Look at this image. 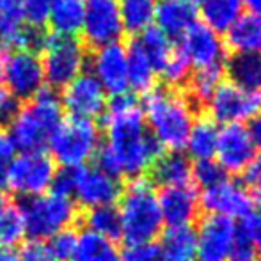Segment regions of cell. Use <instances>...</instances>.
<instances>
[{"label": "cell", "mask_w": 261, "mask_h": 261, "mask_svg": "<svg viewBox=\"0 0 261 261\" xmlns=\"http://www.w3.org/2000/svg\"><path fill=\"white\" fill-rule=\"evenodd\" d=\"M245 181L251 187H254L258 192H261V155L256 156V160L245 171Z\"/></svg>", "instance_id": "ee69618b"}, {"label": "cell", "mask_w": 261, "mask_h": 261, "mask_svg": "<svg viewBox=\"0 0 261 261\" xmlns=\"http://www.w3.org/2000/svg\"><path fill=\"white\" fill-rule=\"evenodd\" d=\"M6 206H7V196H6V192H4L2 187H0V212H2Z\"/></svg>", "instance_id": "816d5d0a"}, {"label": "cell", "mask_w": 261, "mask_h": 261, "mask_svg": "<svg viewBox=\"0 0 261 261\" xmlns=\"http://www.w3.org/2000/svg\"><path fill=\"white\" fill-rule=\"evenodd\" d=\"M158 71L162 73V79L169 86H185L192 75V66L179 50H172Z\"/></svg>", "instance_id": "e575fe53"}, {"label": "cell", "mask_w": 261, "mask_h": 261, "mask_svg": "<svg viewBox=\"0 0 261 261\" xmlns=\"http://www.w3.org/2000/svg\"><path fill=\"white\" fill-rule=\"evenodd\" d=\"M217 135H219V128L213 119L199 117L194 121L185 144L190 156H194L196 160H210L215 155Z\"/></svg>", "instance_id": "f1b7e54d"}, {"label": "cell", "mask_w": 261, "mask_h": 261, "mask_svg": "<svg viewBox=\"0 0 261 261\" xmlns=\"http://www.w3.org/2000/svg\"><path fill=\"white\" fill-rule=\"evenodd\" d=\"M244 4L242 0H201V14L204 25L212 31L227 32L234 21L242 16Z\"/></svg>", "instance_id": "4316f807"}, {"label": "cell", "mask_w": 261, "mask_h": 261, "mask_svg": "<svg viewBox=\"0 0 261 261\" xmlns=\"http://www.w3.org/2000/svg\"><path fill=\"white\" fill-rule=\"evenodd\" d=\"M16 98L6 89V87L0 86V124L9 123L13 119L14 112L18 110Z\"/></svg>", "instance_id": "7bdbcfd3"}, {"label": "cell", "mask_w": 261, "mask_h": 261, "mask_svg": "<svg viewBox=\"0 0 261 261\" xmlns=\"http://www.w3.org/2000/svg\"><path fill=\"white\" fill-rule=\"evenodd\" d=\"M139 45L142 46V50L146 52L151 62L155 64L156 71L162 68L167 57L172 52V45H171V39L164 34L162 31H158L155 25L148 27L146 31L141 32V36L137 38Z\"/></svg>", "instance_id": "d6a6232c"}, {"label": "cell", "mask_w": 261, "mask_h": 261, "mask_svg": "<svg viewBox=\"0 0 261 261\" xmlns=\"http://www.w3.org/2000/svg\"><path fill=\"white\" fill-rule=\"evenodd\" d=\"M0 261H18L16 252H14L13 249L0 247Z\"/></svg>", "instance_id": "c3c4849f"}, {"label": "cell", "mask_w": 261, "mask_h": 261, "mask_svg": "<svg viewBox=\"0 0 261 261\" xmlns=\"http://www.w3.org/2000/svg\"><path fill=\"white\" fill-rule=\"evenodd\" d=\"M244 7H247L251 14H258L261 16V0H242Z\"/></svg>", "instance_id": "7dc6e473"}, {"label": "cell", "mask_w": 261, "mask_h": 261, "mask_svg": "<svg viewBox=\"0 0 261 261\" xmlns=\"http://www.w3.org/2000/svg\"><path fill=\"white\" fill-rule=\"evenodd\" d=\"M86 226L89 231L100 234L107 240L114 242L121 238V217L119 210L114 204L87 210L86 213Z\"/></svg>", "instance_id": "4dcf8cb0"}, {"label": "cell", "mask_w": 261, "mask_h": 261, "mask_svg": "<svg viewBox=\"0 0 261 261\" xmlns=\"http://www.w3.org/2000/svg\"><path fill=\"white\" fill-rule=\"evenodd\" d=\"M7 164H9V162H0V187H4V183H6V176H7Z\"/></svg>", "instance_id": "681fc988"}, {"label": "cell", "mask_w": 261, "mask_h": 261, "mask_svg": "<svg viewBox=\"0 0 261 261\" xmlns=\"http://www.w3.org/2000/svg\"><path fill=\"white\" fill-rule=\"evenodd\" d=\"M162 222L167 227L187 226L199 212V196L192 183L178 187H164L156 196Z\"/></svg>", "instance_id": "d6986e66"}, {"label": "cell", "mask_w": 261, "mask_h": 261, "mask_svg": "<svg viewBox=\"0 0 261 261\" xmlns=\"http://www.w3.org/2000/svg\"><path fill=\"white\" fill-rule=\"evenodd\" d=\"M6 48L0 45V80H2V73H4V62H6Z\"/></svg>", "instance_id": "f907efd6"}, {"label": "cell", "mask_w": 261, "mask_h": 261, "mask_svg": "<svg viewBox=\"0 0 261 261\" xmlns=\"http://www.w3.org/2000/svg\"><path fill=\"white\" fill-rule=\"evenodd\" d=\"M62 110H68L71 117L91 119L101 116L109 105V96L91 73H82L62 89Z\"/></svg>", "instance_id": "9a60e30c"}, {"label": "cell", "mask_w": 261, "mask_h": 261, "mask_svg": "<svg viewBox=\"0 0 261 261\" xmlns=\"http://www.w3.org/2000/svg\"><path fill=\"white\" fill-rule=\"evenodd\" d=\"M2 79L16 100H31L45 87L41 57L34 50L16 48L6 55Z\"/></svg>", "instance_id": "30bf717a"}, {"label": "cell", "mask_w": 261, "mask_h": 261, "mask_svg": "<svg viewBox=\"0 0 261 261\" xmlns=\"http://www.w3.org/2000/svg\"><path fill=\"white\" fill-rule=\"evenodd\" d=\"M224 76V66H210V68H199L190 75L189 91L196 103H208L212 94L220 86Z\"/></svg>", "instance_id": "1f68e13d"}, {"label": "cell", "mask_w": 261, "mask_h": 261, "mask_svg": "<svg viewBox=\"0 0 261 261\" xmlns=\"http://www.w3.org/2000/svg\"><path fill=\"white\" fill-rule=\"evenodd\" d=\"M258 258V249L247 242L244 237H240L237 231V238H234V244L231 247V252L227 256V261H256Z\"/></svg>", "instance_id": "b9f144b4"}, {"label": "cell", "mask_w": 261, "mask_h": 261, "mask_svg": "<svg viewBox=\"0 0 261 261\" xmlns=\"http://www.w3.org/2000/svg\"><path fill=\"white\" fill-rule=\"evenodd\" d=\"M179 52L189 59L190 66L210 68V66H222L226 59V45L215 31H212L204 23H196L181 36Z\"/></svg>", "instance_id": "e0dca14e"}, {"label": "cell", "mask_w": 261, "mask_h": 261, "mask_svg": "<svg viewBox=\"0 0 261 261\" xmlns=\"http://www.w3.org/2000/svg\"><path fill=\"white\" fill-rule=\"evenodd\" d=\"M199 203L208 212V215H222L233 219V217H245L247 213H251L254 201L247 187L238 181L226 179L204 190Z\"/></svg>", "instance_id": "ac0fdd59"}, {"label": "cell", "mask_w": 261, "mask_h": 261, "mask_svg": "<svg viewBox=\"0 0 261 261\" xmlns=\"http://www.w3.org/2000/svg\"><path fill=\"white\" fill-rule=\"evenodd\" d=\"M126 66H128V86L137 93H148L153 89L156 79V68L151 59L146 55L137 39L126 46Z\"/></svg>", "instance_id": "d4e9b609"}, {"label": "cell", "mask_w": 261, "mask_h": 261, "mask_svg": "<svg viewBox=\"0 0 261 261\" xmlns=\"http://www.w3.org/2000/svg\"><path fill=\"white\" fill-rule=\"evenodd\" d=\"M91 75L100 82L107 96H123L128 93V66L126 46L121 43H112L100 48H94L89 59Z\"/></svg>", "instance_id": "4fadbf2b"}, {"label": "cell", "mask_w": 261, "mask_h": 261, "mask_svg": "<svg viewBox=\"0 0 261 261\" xmlns=\"http://www.w3.org/2000/svg\"><path fill=\"white\" fill-rule=\"evenodd\" d=\"M124 31L142 32L155 21L158 0H117Z\"/></svg>", "instance_id": "f546056e"}, {"label": "cell", "mask_w": 261, "mask_h": 261, "mask_svg": "<svg viewBox=\"0 0 261 261\" xmlns=\"http://www.w3.org/2000/svg\"><path fill=\"white\" fill-rule=\"evenodd\" d=\"M86 0H52L48 13L50 32L59 36H75L82 31Z\"/></svg>", "instance_id": "603a6c76"}, {"label": "cell", "mask_w": 261, "mask_h": 261, "mask_svg": "<svg viewBox=\"0 0 261 261\" xmlns=\"http://www.w3.org/2000/svg\"><path fill=\"white\" fill-rule=\"evenodd\" d=\"M116 261H123V259H121V258H119V259H116Z\"/></svg>", "instance_id": "9f6ffc18"}, {"label": "cell", "mask_w": 261, "mask_h": 261, "mask_svg": "<svg viewBox=\"0 0 261 261\" xmlns=\"http://www.w3.org/2000/svg\"><path fill=\"white\" fill-rule=\"evenodd\" d=\"M238 234L244 237L247 242H251L256 249H261V217L258 213H247L242 217L240 227H237Z\"/></svg>", "instance_id": "60d3db41"}, {"label": "cell", "mask_w": 261, "mask_h": 261, "mask_svg": "<svg viewBox=\"0 0 261 261\" xmlns=\"http://www.w3.org/2000/svg\"><path fill=\"white\" fill-rule=\"evenodd\" d=\"M226 41L234 54H261V16L242 14L227 31Z\"/></svg>", "instance_id": "cb8c5ba5"}, {"label": "cell", "mask_w": 261, "mask_h": 261, "mask_svg": "<svg viewBox=\"0 0 261 261\" xmlns=\"http://www.w3.org/2000/svg\"><path fill=\"white\" fill-rule=\"evenodd\" d=\"M247 130H249V135H251L256 148H261V112H258L251 121H249Z\"/></svg>", "instance_id": "bcb514c9"}, {"label": "cell", "mask_w": 261, "mask_h": 261, "mask_svg": "<svg viewBox=\"0 0 261 261\" xmlns=\"http://www.w3.org/2000/svg\"><path fill=\"white\" fill-rule=\"evenodd\" d=\"M121 237L126 244L153 242L162 233V215L156 194L146 178H134L119 197Z\"/></svg>", "instance_id": "277c9868"}, {"label": "cell", "mask_w": 261, "mask_h": 261, "mask_svg": "<svg viewBox=\"0 0 261 261\" xmlns=\"http://www.w3.org/2000/svg\"><path fill=\"white\" fill-rule=\"evenodd\" d=\"M153 181L162 187L187 185L192 179V164L181 151L162 153L151 165Z\"/></svg>", "instance_id": "7402d4cb"}, {"label": "cell", "mask_w": 261, "mask_h": 261, "mask_svg": "<svg viewBox=\"0 0 261 261\" xmlns=\"http://www.w3.org/2000/svg\"><path fill=\"white\" fill-rule=\"evenodd\" d=\"M164 261H196L197 233L196 227L187 226L167 227L158 244Z\"/></svg>", "instance_id": "44dd1931"}, {"label": "cell", "mask_w": 261, "mask_h": 261, "mask_svg": "<svg viewBox=\"0 0 261 261\" xmlns=\"http://www.w3.org/2000/svg\"><path fill=\"white\" fill-rule=\"evenodd\" d=\"M62 105L57 93L43 87L27 103L18 107L9 121V132L20 151H43L62 123Z\"/></svg>", "instance_id": "3957f363"}, {"label": "cell", "mask_w": 261, "mask_h": 261, "mask_svg": "<svg viewBox=\"0 0 261 261\" xmlns=\"http://www.w3.org/2000/svg\"><path fill=\"white\" fill-rule=\"evenodd\" d=\"M123 185L117 178L107 174L101 169L84 165L71 169V190L69 197L82 208L93 210L114 204L121 197Z\"/></svg>", "instance_id": "9c48e42d"}, {"label": "cell", "mask_w": 261, "mask_h": 261, "mask_svg": "<svg viewBox=\"0 0 261 261\" xmlns=\"http://www.w3.org/2000/svg\"><path fill=\"white\" fill-rule=\"evenodd\" d=\"M208 109L213 116V121L222 124L251 121L258 112H261V93L247 91L238 87L233 82H220L208 101Z\"/></svg>", "instance_id": "8fae6325"}, {"label": "cell", "mask_w": 261, "mask_h": 261, "mask_svg": "<svg viewBox=\"0 0 261 261\" xmlns=\"http://www.w3.org/2000/svg\"><path fill=\"white\" fill-rule=\"evenodd\" d=\"M25 222L21 212L14 204H7L0 212V247L11 249L25 238Z\"/></svg>", "instance_id": "836d02e7"}, {"label": "cell", "mask_w": 261, "mask_h": 261, "mask_svg": "<svg viewBox=\"0 0 261 261\" xmlns=\"http://www.w3.org/2000/svg\"><path fill=\"white\" fill-rule=\"evenodd\" d=\"M18 208L23 217L25 233L31 240H50L61 231L69 229V226L79 219V210L71 197L52 190L23 199Z\"/></svg>", "instance_id": "5b68a950"}, {"label": "cell", "mask_w": 261, "mask_h": 261, "mask_svg": "<svg viewBox=\"0 0 261 261\" xmlns=\"http://www.w3.org/2000/svg\"><path fill=\"white\" fill-rule=\"evenodd\" d=\"M46 242H48L50 251H52L55 259L57 261H71L73 251H75V245H76V233L75 231L64 229Z\"/></svg>", "instance_id": "74e56055"}, {"label": "cell", "mask_w": 261, "mask_h": 261, "mask_svg": "<svg viewBox=\"0 0 261 261\" xmlns=\"http://www.w3.org/2000/svg\"><path fill=\"white\" fill-rule=\"evenodd\" d=\"M16 258L18 261H57L50 251L48 242L43 240H29L21 244Z\"/></svg>", "instance_id": "ab89813d"}, {"label": "cell", "mask_w": 261, "mask_h": 261, "mask_svg": "<svg viewBox=\"0 0 261 261\" xmlns=\"http://www.w3.org/2000/svg\"><path fill=\"white\" fill-rule=\"evenodd\" d=\"M142 114L146 126L162 148L179 151L185 148L194 124V107L189 98L165 87H153L144 93Z\"/></svg>", "instance_id": "7a4b0ae2"}, {"label": "cell", "mask_w": 261, "mask_h": 261, "mask_svg": "<svg viewBox=\"0 0 261 261\" xmlns=\"http://www.w3.org/2000/svg\"><path fill=\"white\" fill-rule=\"evenodd\" d=\"M87 45L100 48L119 43L124 32L117 0H86L82 31Z\"/></svg>", "instance_id": "7c38bea8"}, {"label": "cell", "mask_w": 261, "mask_h": 261, "mask_svg": "<svg viewBox=\"0 0 261 261\" xmlns=\"http://www.w3.org/2000/svg\"><path fill=\"white\" fill-rule=\"evenodd\" d=\"M123 261H164L160 254L158 244L146 242V244H126L123 249Z\"/></svg>", "instance_id": "f35d334b"}, {"label": "cell", "mask_w": 261, "mask_h": 261, "mask_svg": "<svg viewBox=\"0 0 261 261\" xmlns=\"http://www.w3.org/2000/svg\"><path fill=\"white\" fill-rule=\"evenodd\" d=\"M119 259L114 242L107 240L89 229L76 234V245L71 261H116Z\"/></svg>", "instance_id": "83f0119b"}, {"label": "cell", "mask_w": 261, "mask_h": 261, "mask_svg": "<svg viewBox=\"0 0 261 261\" xmlns=\"http://www.w3.org/2000/svg\"><path fill=\"white\" fill-rule=\"evenodd\" d=\"M196 6L181 0H162L155 11V27L169 39L181 38L196 23Z\"/></svg>", "instance_id": "ffe728a7"}, {"label": "cell", "mask_w": 261, "mask_h": 261, "mask_svg": "<svg viewBox=\"0 0 261 261\" xmlns=\"http://www.w3.org/2000/svg\"><path fill=\"white\" fill-rule=\"evenodd\" d=\"M100 128L94 121L69 117L62 119L48 142L50 158L62 169H76L87 165L100 149Z\"/></svg>", "instance_id": "8992f818"}, {"label": "cell", "mask_w": 261, "mask_h": 261, "mask_svg": "<svg viewBox=\"0 0 261 261\" xmlns=\"http://www.w3.org/2000/svg\"><path fill=\"white\" fill-rule=\"evenodd\" d=\"M226 71L231 79L229 82L261 93V54H234L227 61Z\"/></svg>", "instance_id": "484cf974"}, {"label": "cell", "mask_w": 261, "mask_h": 261, "mask_svg": "<svg viewBox=\"0 0 261 261\" xmlns=\"http://www.w3.org/2000/svg\"><path fill=\"white\" fill-rule=\"evenodd\" d=\"M16 153V146H14L13 139L7 132L0 130V162H9Z\"/></svg>", "instance_id": "f6af8a7d"}, {"label": "cell", "mask_w": 261, "mask_h": 261, "mask_svg": "<svg viewBox=\"0 0 261 261\" xmlns=\"http://www.w3.org/2000/svg\"><path fill=\"white\" fill-rule=\"evenodd\" d=\"M25 23L29 27L43 29L48 21V13L52 0H20Z\"/></svg>", "instance_id": "8d00e7d4"}, {"label": "cell", "mask_w": 261, "mask_h": 261, "mask_svg": "<svg viewBox=\"0 0 261 261\" xmlns=\"http://www.w3.org/2000/svg\"><path fill=\"white\" fill-rule=\"evenodd\" d=\"M196 261H227L237 238V224L222 215H206L199 224Z\"/></svg>", "instance_id": "2e32d148"}, {"label": "cell", "mask_w": 261, "mask_h": 261, "mask_svg": "<svg viewBox=\"0 0 261 261\" xmlns=\"http://www.w3.org/2000/svg\"><path fill=\"white\" fill-rule=\"evenodd\" d=\"M41 64L45 82L50 89H64L69 82L84 73L87 52L82 39L76 36H59L46 32L41 46Z\"/></svg>", "instance_id": "52a82bcc"}, {"label": "cell", "mask_w": 261, "mask_h": 261, "mask_svg": "<svg viewBox=\"0 0 261 261\" xmlns=\"http://www.w3.org/2000/svg\"><path fill=\"white\" fill-rule=\"evenodd\" d=\"M181 2H187V4H192V6H196V4L201 2V0H181Z\"/></svg>", "instance_id": "f5cc1de1"}, {"label": "cell", "mask_w": 261, "mask_h": 261, "mask_svg": "<svg viewBox=\"0 0 261 261\" xmlns=\"http://www.w3.org/2000/svg\"><path fill=\"white\" fill-rule=\"evenodd\" d=\"M256 261H261V249H259V252H258V258H256Z\"/></svg>", "instance_id": "11a10c76"}, {"label": "cell", "mask_w": 261, "mask_h": 261, "mask_svg": "<svg viewBox=\"0 0 261 261\" xmlns=\"http://www.w3.org/2000/svg\"><path fill=\"white\" fill-rule=\"evenodd\" d=\"M107 142L96 153L98 169L119 179L141 178L162 155V146L146 126L144 114L134 96L112 98L105 109Z\"/></svg>", "instance_id": "6da1fadb"}, {"label": "cell", "mask_w": 261, "mask_h": 261, "mask_svg": "<svg viewBox=\"0 0 261 261\" xmlns=\"http://www.w3.org/2000/svg\"><path fill=\"white\" fill-rule=\"evenodd\" d=\"M258 215L261 217V199H259V203H258Z\"/></svg>", "instance_id": "db71d44e"}, {"label": "cell", "mask_w": 261, "mask_h": 261, "mask_svg": "<svg viewBox=\"0 0 261 261\" xmlns=\"http://www.w3.org/2000/svg\"><path fill=\"white\" fill-rule=\"evenodd\" d=\"M227 172L217 164L215 160H197L192 165V178L199 187H203L204 190L212 189V187L219 185V183L226 181Z\"/></svg>", "instance_id": "d590c367"}, {"label": "cell", "mask_w": 261, "mask_h": 261, "mask_svg": "<svg viewBox=\"0 0 261 261\" xmlns=\"http://www.w3.org/2000/svg\"><path fill=\"white\" fill-rule=\"evenodd\" d=\"M256 146L242 123L224 124L217 135V164L226 172H245L256 160Z\"/></svg>", "instance_id": "5bb4252c"}, {"label": "cell", "mask_w": 261, "mask_h": 261, "mask_svg": "<svg viewBox=\"0 0 261 261\" xmlns=\"http://www.w3.org/2000/svg\"><path fill=\"white\" fill-rule=\"evenodd\" d=\"M55 172V162L45 151H21L7 164L4 187L16 196L29 199L41 196L52 187Z\"/></svg>", "instance_id": "ba28073f"}]
</instances>
